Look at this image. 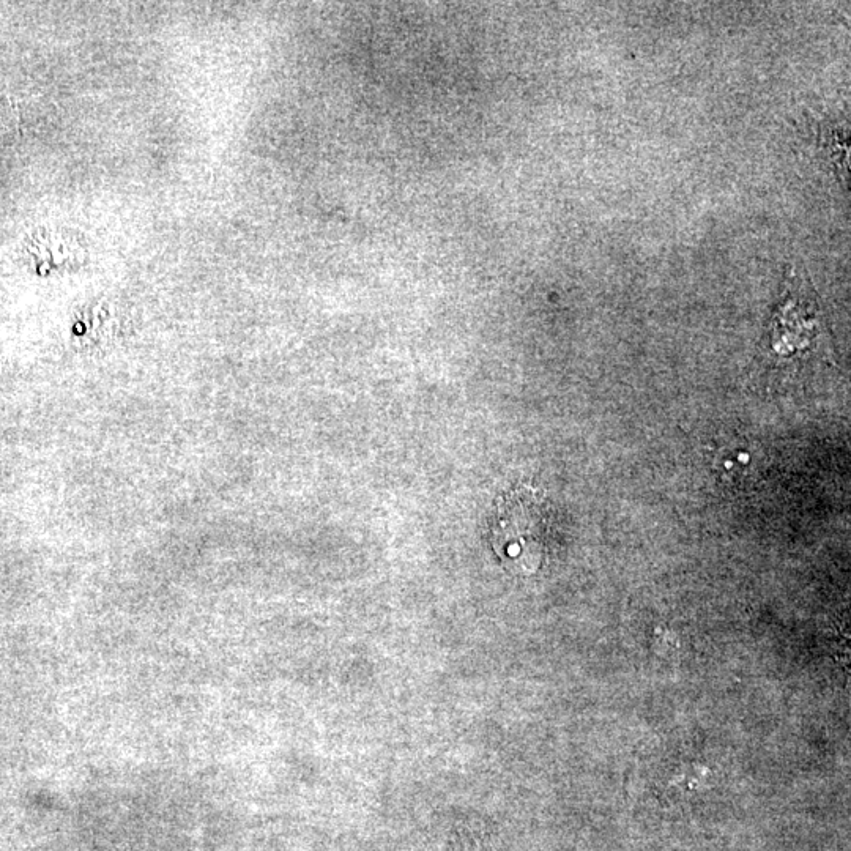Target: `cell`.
<instances>
[{"instance_id": "6da1fadb", "label": "cell", "mask_w": 851, "mask_h": 851, "mask_svg": "<svg viewBox=\"0 0 851 851\" xmlns=\"http://www.w3.org/2000/svg\"><path fill=\"white\" fill-rule=\"evenodd\" d=\"M8 130H10V117H8L7 109L0 106V138H4Z\"/></svg>"}]
</instances>
